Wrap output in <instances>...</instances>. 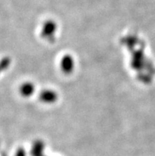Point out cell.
I'll list each match as a JSON object with an SVG mask.
<instances>
[{"instance_id": "obj_1", "label": "cell", "mask_w": 155, "mask_h": 156, "mask_svg": "<svg viewBox=\"0 0 155 156\" xmlns=\"http://www.w3.org/2000/svg\"><path fill=\"white\" fill-rule=\"evenodd\" d=\"M16 156H24V155L22 152H18V154H17V155Z\"/></svg>"}]
</instances>
